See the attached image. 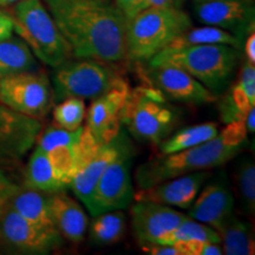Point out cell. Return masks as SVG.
<instances>
[{
    "mask_svg": "<svg viewBox=\"0 0 255 255\" xmlns=\"http://www.w3.org/2000/svg\"><path fill=\"white\" fill-rule=\"evenodd\" d=\"M73 58L127 59L129 19L110 0H44Z\"/></svg>",
    "mask_w": 255,
    "mask_h": 255,
    "instance_id": "cell-1",
    "label": "cell"
},
{
    "mask_svg": "<svg viewBox=\"0 0 255 255\" xmlns=\"http://www.w3.org/2000/svg\"><path fill=\"white\" fill-rule=\"evenodd\" d=\"M246 135L244 121H235L205 143L186 150L151 157L136 169L137 187L144 189L169 178L226 164L244 149Z\"/></svg>",
    "mask_w": 255,
    "mask_h": 255,
    "instance_id": "cell-2",
    "label": "cell"
},
{
    "mask_svg": "<svg viewBox=\"0 0 255 255\" xmlns=\"http://www.w3.org/2000/svg\"><path fill=\"white\" fill-rule=\"evenodd\" d=\"M239 50L223 44H203L180 49L165 47L148 60L150 68L175 66L202 83L210 91L228 84L238 65Z\"/></svg>",
    "mask_w": 255,
    "mask_h": 255,
    "instance_id": "cell-3",
    "label": "cell"
},
{
    "mask_svg": "<svg viewBox=\"0 0 255 255\" xmlns=\"http://www.w3.org/2000/svg\"><path fill=\"white\" fill-rule=\"evenodd\" d=\"M191 25L189 14L174 5L142 9L128 25L127 58L148 62Z\"/></svg>",
    "mask_w": 255,
    "mask_h": 255,
    "instance_id": "cell-4",
    "label": "cell"
},
{
    "mask_svg": "<svg viewBox=\"0 0 255 255\" xmlns=\"http://www.w3.org/2000/svg\"><path fill=\"white\" fill-rule=\"evenodd\" d=\"M120 121L133 138L158 144L171 135L178 114L157 89L137 87L129 90Z\"/></svg>",
    "mask_w": 255,
    "mask_h": 255,
    "instance_id": "cell-5",
    "label": "cell"
},
{
    "mask_svg": "<svg viewBox=\"0 0 255 255\" xmlns=\"http://www.w3.org/2000/svg\"><path fill=\"white\" fill-rule=\"evenodd\" d=\"M12 18L14 32L40 62L55 69L72 58L68 41L41 0H19Z\"/></svg>",
    "mask_w": 255,
    "mask_h": 255,
    "instance_id": "cell-6",
    "label": "cell"
},
{
    "mask_svg": "<svg viewBox=\"0 0 255 255\" xmlns=\"http://www.w3.org/2000/svg\"><path fill=\"white\" fill-rule=\"evenodd\" d=\"M53 73L56 100L69 97L96 100L123 79L107 63L88 58H70L57 66Z\"/></svg>",
    "mask_w": 255,
    "mask_h": 255,
    "instance_id": "cell-7",
    "label": "cell"
},
{
    "mask_svg": "<svg viewBox=\"0 0 255 255\" xmlns=\"http://www.w3.org/2000/svg\"><path fill=\"white\" fill-rule=\"evenodd\" d=\"M53 100L49 78L36 70L0 78V103L19 114L39 120L49 113Z\"/></svg>",
    "mask_w": 255,
    "mask_h": 255,
    "instance_id": "cell-8",
    "label": "cell"
},
{
    "mask_svg": "<svg viewBox=\"0 0 255 255\" xmlns=\"http://www.w3.org/2000/svg\"><path fill=\"white\" fill-rule=\"evenodd\" d=\"M131 151H133V145L122 128L114 138L100 144L95 142L92 136L90 137L75 176L70 183L73 194L82 201L83 205L88 202L92 189L105 169L120 156Z\"/></svg>",
    "mask_w": 255,
    "mask_h": 255,
    "instance_id": "cell-9",
    "label": "cell"
},
{
    "mask_svg": "<svg viewBox=\"0 0 255 255\" xmlns=\"http://www.w3.org/2000/svg\"><path fill=\"white\" fill-rule=\"evenodd\" d=\"M132 155L133 151L120 156L98 178L84 205L92 216L113 210H124L131 205L135 195L131 178Z\"/></svg>",
    "mask_w": 255,
    "mask_h": 255,
    "instance_id": "cell-10",
    "label": "cell"
},
{
    "mask_svg": "<svg viewBox=\"0 0 255 255\" xmlns=\"http://www.w3.org/2000/svg\"><path fill=\"white\" fill-rule=\"evenodd\" d=\"M0 239L15 251L46 254L60 246L63 238L59 233L45 231L33 225L7 206L0 218Z\"/></svg>",
    "mask_w": 255,
    "mask_h": 255,
    "instance_id": "cell-11",
    "label": "cell"
},
{
    "mask_svg": "<svg viewBox=\"0 0 255 255\" xmlns=\"http://www.w3.org/2000/svg\"><path fill=\"white\" fill-rule=\"evenodd\" d=\"M201 23L226 30L241 41L254 31V6L252 0H207L195 4Z\"/></svg>",
    "mask_w": 255,
    "mask_h": 255,
    "instance_id": "cell-12",
    "label": "cell"
},
{
    "mask_svg": "<svg viewBox=\"0 0 255 255\" xmlns=\"http://www.w3.org/2000/svg\"><path fill=\"white\" fill-rule=\"evenodd\" d=\"M186 218L183 213L161 203L136 201L130 205L133 237L141 247L157 244L159 239L176 228Z\"/></svg>",
    "mask_w": 255,
    "mask_h": 255,
    "instance_id": "cell-13",
    "label": "cell"
},
{
    "mask_svg": "<svg viewBox=\"0 0 255 255\" xmlns=\"http://www.w3.org/2000/svg\"><path fill=\"white\" fill-rule=\"evenodd\" d=\"M41 132L39 120L0 103V161H14L31 150Z\"/></svg>",
    "mask_w": 255,
    "mask_h": 255,
    "instance_id": "cell-14",
    "label": "cell"
},
{
    "mask_svg": "<svg viewBox=\"0 0 255 255\" xmlns=\"http://www.w3.org/2000/svg\"><path fill=\"white\" fill-rule=\"evenodd\" d=\"M146 77L151 87L169 100L184 104L201 105L215 101V95L193 76L175 66H149Z\"/></svg>",
    "mask_w": 255,
    "mask_h": 255,
    "instance_id": "cell-15",
    "label": "cell"
},
{
    "mask_svg": "<svg viewBox=\"0 0 255 255\" xmlns=\"http://www.w3.org/2000/svg\"><path fill=\"white\" fill-rule=\"evenodd\" d=\"M129 87L124 81L111 88L104 95L100 96L89 108L85 129L92 136L96 143L110 141L121 130L120 114L126 102Z\"/></svg>",
    "mask_w": 255,
    "mask_h": 255,
    "instance_id": "cell-16",
    "label": "cell"
},
{
    "mask_svg": "<svg viewBox=\"0 0 255 255\" xmlns=\"http://www.w3.org/2000/svg\"><path fill=\"white\" fill-rule=\"evenodd\" d=\"M210 175L209 170H199L169 178L149 188L138 189L133 195V200L161 203L188 210Z\"/></svg>",
    "mask_w": 255,
    "mask_h": 255,
    "instance_id": "cell-17",
    "label": "cell"
},
{
    "mask_svg": "<svg viewBox=\"0 0 255 255\" xmlns=\"http://www.w3.org/2000/svg\"><path fill=\"white\" fill-rule=\"evenodd\" d=\"M233 209L234 195L225 178L219 177L199 191L188 209V216L216 231L233 214Z\"/></svg>",
    "mask_w": 255,
    "mask_h": 255,
    "instance_id": "cell-18",
    "label": "cell"
},
{
    "mask_svg": "<svg viewBox=\"0 0 255 255\" xmlns=\"http://www.w3.org/2000/svg\"><path fill=\"white\" fill-rule=\"evenodd\" d=\"M49 207L62 238L72 244H81L89 227L88 215L81 205L62 190L49 194Z\"/></svg>",
    "mask_w": 255,
    "mask_h": 255,
    "instance_id": "cell-19",
    "label": "cell"
},
{
    "mask_svg": "<svg viewBox=\"0 0 255 255\" xmlns=\"http://www.w3.org/2000/svg\"><path fill=\"white\" fill-rule=\"evenodd\" d=\"M8 207L38 227L58 233L50 212L49 194L30 188H20L9 201Z\"/></svg>",
    "mask_w": 255,
    "mask_h": 255,
    "instance_id": "cell-20",
    "label": "cell"
},
{
    "mask_svg": "<svg viewBox=\"0 0 255 255\" xmlns=\"http://www.w3.org/2000/svg\"><path fill=\"white\" fill-rule=\"evenodd\" d=\"M24 187L46 194H52L66 190L69 184L57 173L46 152L37 146L28 159L26 170H25Z\"/></svg>",
    "mask_w": 255,
    "mask_h": 255,
    "instance_id": "cell-21",
    "label": "cell"
},
{
    "mask_svg": "<svg viewBox=\"0 0 255 255\" xmlns=\"http://www.w3.org/2000/svg\"><path fill=\"white\" fill-rule=\"evenodd\" d=\"M220 241L222 242V252L227 255H253L255 242L250 226L234 214L216 229Z\"/></svg>",
    "mask_w": 255,
    "mask_h": 255,
    "instance_id": "cell-22",
    "label": "cell"
},
{
    "mask_svg": "<svg viewBox=\"0 0 255 255\" xmlns=\"http://www.w3.org/2000/svg\"><path fill=\"white\" fill-rule=\"evenodd\" d=\"M37 69L36 57L19 38L0 41V78Z\"/></svg>",
    "mask_w": 255,
    "mask_h": 255,
    "instance_id": "cell-23",
    "label": "cell"
},
{
    "mask_svg": "<svg viewBox=\"0 0 255 255\" xmlns=\"http://www.w3.org/2000/svg\"><path fill=\"white\" fill-rule=\"evenodd\" d=\"M219 133V126L215 122H207L183 128L174 135H169L161 143H158L161 154H173L186 149L193 148L201 143L214 138Z\"/></svg>",
    "mask_w": 255,
    "mask_h": 255,
    "instance_id": "cell-24",
    "label": "cell"
},
{
    "mask_svg": "<svg viewBox=\"0 0 255 255\" xmlns=\"http://www.w3.org/2000/svg\"><path fill=\"white\" fill-rule=\"evenodd\" d=\"M90 240L98 246L114 245L122 240L127 231V218L123 210H113L92 216L89 226Z\"/></svg>",
    "mask_w": 255,
    "mask_h": 255,
    "instance_id": "cell-25",
    "label": "cell"
},
{
    "mask_svg": "<svg viewBox=\"0 0 255 255\" xmlns=\"http://www.w3.org/2000/svg\"><path fill=\"white\" fill-rule=\"evenodd\" d=\"M203 44H223V45L233 46L239 50L242 45V41L231 32L207 25L202 27L188 28L187 31L175 38L167 47L180 49V47L203 45Z\"/></svg>",
    "mask_w": 255,
    "mask_h": 255,
    "instance_id": "cell-26",
    "label": "cell"
},
{
    "mask_svg": "<svg viewBox=\"0 0 255 255\" xmlns=\"http://www.w3.org/2000/svg\"><path fill=\"white\" fill-rule=\"evenodd\" d=\"M193 240H206L220 244V237L218 232L208 225L196 221V220L187 218L183 220L176 228L167 233L157 241V245H174L180 242H187Z\"/></svg>",
    "mask_w": 255,
    "mask_h": 255,
    "instance_id": "cell-27",
    "label": "cell"
},
{
    "mask_svg": "<svg viewBox=\"0 0 255 255\" xmlns=\"http://www.w3.org/2000/svg\"><path fill=\"white\" fill-rule=\"evenodd\" d=\"M235 184L240 205L248 215L255 213V164L250 157L242 158L235 170Z\"/></svg>",
    "mask_w": 255,
    "mask_h": 255,
    "instance_id": "cell-28",
    "label": "cell"
},
{
    "mask_svg": "<svg viewBox=\"0 0 255 255\" xmlns=\"http://www.w3.org/2000/svg\"><path fill=\"white\" fill-rule=\"evenodd\" d=\"M84 100L69 97L62 100L59 104L53 108V121L56 126L66 130H77L82 127L85 119Z\"/></svg>",
    "mask_w": 255,
    "mask_h": 255,
    "instance_id": "cell-29",
    "label": "cell"
},
{
    "mask_svg": "<svg viewBox=\"0 0 255 255\" xmlns=\"http://www.w3.org/2000/svg\"><path fill=\"white\" fill-rule=\"evenodd\" d=\"M84 127L78 128L77 130H66L58 126L47 128L43 133H39L37 138V146L41 150L49 151L51 149L62 145H71L81 142Z\"/></svg>",
    "mask_w": 255,
    "mask_h": 255,
    "instance_id": "cell-30",
    "label": "cell"
},
{
    "mask_svg": "<svg viewBox=\"0 0 255 255\" xmlns=\"http://www.w3.org/2000/svg\"><path fill=\"white\" fill-rule=\"evenodd\" d=\"M181 255H221L223 254L222 247L219 244L206 240H193L180 242L174 245Z\"/></svg>",
    "mask_w": 255,
    "mask_h": 255,
    "instance_id": "cell-31",
    "label": "cell"
},
{
    "mask_svg": "<svg viewBox=\"0 0 255 255\" xmlns=\"http://www.w3.org/2000/svg\"><path fill=\"white\" fill-rule=\"evenodd\" d=\"M237 85L241 89L251 105H255V68L254 63L247 62L241 69L240 78Z\"/></svg>",
    "mask_w": 255,
    "mask_h": 255,
    "instance_id": "cell-32",
    "label": "cell"
},
{
    "mask_svg": "<svg viewBox=\"0 0 255 255\" xmlns=\"http://www.w3.org/2000/svg\"><path fill=\"white\" fill-rule=\"evenodd\" d=\"M20 188L0 168V218L7 208L9 201L20 190Z\"/></svg>",
    "mask_w": 255,
    "mask_h": 255,
    "instance_id": "cell-33",
    "label": "cell"
},
{
    "mask_svg": "<svg viewBox=\"0 0 255 255\" xmlns=\"http://www.w3.org/2000/svg\"><path fill=\"white\" fill-rule=\"evenodd\" d=\"M114 2L129 20L145 8L144 0H115Z\"/></svg>",
    "mask_w": 255,
    "mask_h": 255,
    "instance_id": "cell-34",
    "label": "cell"
},
{
    "mask_svg": "<svg viewBox=\"0 0 255 255\" xmlns=\"http://www.w3.org/2000/svg\"><path fill=\"white\" fill-rule=\"evenodd\" d=\"M143 252L152 255H181V252L171 245H148L141 247Z\"/></svg>",
    "mask_w": 255,
    "mask_h": 255,
    "instance_id": "cell-35",
    "label": "cell"
},
{
    "mask_svg": "<svg viewBox=\"0 0 255 255\" xmlns=\"http://www.w3.org/2000/svg\"><path fill=\"white\" fill-rule=\"evenodd\" d=\"M14 32L13 18L5 12L0 11V41L8 39Z\"/></svg>",
    "mask_w": 255,
    "mask_h": 255,
    "instance_id": "cell-36",
    "label": "cell"
},
{
    "mask_svg": "<svg viewBox=\"0 0 255 255\" xmlns=\"http://www.w3.org/2000/svg\"><path fill=\"white\" fill-rule=\"evenodd\" d=\"M245 52H246L247 60L251 63H255V33L252 31L246 38L245 43Z\"/></svg>",
    "mask_w": 255,
    "mask_h": 255,
    "instance_id": "cell-37",
    "label": "cell"
},
{
    "mask_svg": "<svg viewBox=\"0 0 255 255\" xmlns=\"http://www.w3.org/2000/svg\"><path fill=\"white\" fill-rule=\"evenodd\" d=\"M245 127H246L247 133H254L255 131V107H251L248 109L246 116H245Z\"/></svg>",
    "mask_w": 255,
    "mask_h": 255,
    "instance_id": "cell-38",
    "label": "cell"
},
{
    "mask_svg": "<svg viewBox=\"0 0 255 255\" xmlns=\"http://www.w3.org/2000/svg\"><path fill=\"white\" fill-rule=\"evenodd\" d=\"M173 5L171 0H144V6L150 7V6H168Z\"/></svg>",
    "mask_w": 255,
    "mask_h": 255,
    "instance_id": "cell-39",
    "label": "cell"
},
{
    "mask_svg": "<svg viewBox=\"0 0 255 255\" xmlns=\"http://www.w3.org/2000/svg\"><path fill=\"white\" fill-rule=\"evenodd\" d=\"M186 1H187V0H171V4H173L175 7L181 8Z\"/></svg>",
    "mask_w": 255,
    "mask_h": 255,
    "instance_id": "cell-40",
    "label": "cell"
},
{
    "mask_svg": "<svg viewBox=\"0 0 255 255\" xmlns=\"http://www.w3.org/2000/svg\"><path fill=\"white\" fill-rule=\"evenodd\" d=\"M17 1H19V0H0V6L14 4V2H17Z\"/></svg>",
    "mask_w": 255,
    "mask_h": 255,
    "instance_id": "cell-41",
    "label": "cell"
},
{
    "mask_svg": "<svg viewBox=\"0 0 255 255\" xmlns=\"http://www.w3.org/2000/svg\"><path fill=\"white\" fill-rule=\"evenodd\" d=\"M193 1L195 2V4H196V2H201V1H207V0H193Z\"/></svg>",
    "mask_w": 255,
    "mask_h": 255,
    "instance_id": "cell-42",
    "label": "cell"
}]
</instances>
